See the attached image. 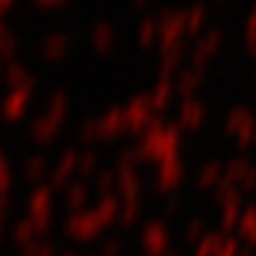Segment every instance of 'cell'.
Here are the masks:
<instances>
[{"instance_id":"6da1fadb","label":"cell","mask_w":256,"mask_h":256,"mask_svg":"<svg viewBox=\"0 0 256 256\" xmlns=\"http://www.w3.org/2000/svg\"><path fill=\"white\" fill-rule=\"evenodd\" d=\"M68 111V98L64 92H56L47 100V111L30 126V134L36 141H50L58 134L60 126L64 122V116Z\"/></svg>"},{"instance_id":"7a4b0ae2","label":"cell","mask_w":256,"mask_h":256,"mask_svg":"<svg viewBox=\"0 0 256 256\" xmlns=\"http://www.w3.org/2000/svg\"><path fill=\"white\" fill-rule=\"evenodd\" d=\"M126 130V116L124 109H111L107 116H102L100 120H90L82 128V137L84 139H96V137H116V134Z\"/></svg>"},{"instance_id":"3957f363","label":"cell","mask_w":256,"mask_h":256,"mask_svg":"<svg viewBox=\"0 0 256 256\" xmlns=\"http://www.w3.org/2000/svg\"><path fill=\"white\" fill-rule=\"evenodd\" d=\"M160 26V50L169 52L173 47H178L182 36L186 34V13H162V18L158 22Z\"/></svg>"},{"instance_id":"277c9868","label":"cell","mask_w":256,"mask_h":256,"mask_svg":"<svg viewBox=\"0 0 256 256\" xmlns=\"http://www.w3.org/2000/svg\"><path fill=\"white\" fill-rule=\"evenodd\" d=\"M126 116V130L139 132L143 128H150L152 124H156L154 109H152L148 96H139L137 100L130 102V107L124 111Z\"/></svg>"},{"instance_id":"5b68a950","label":"cell","mask_w":256,"mask_h":256,"mask_svg":"<svg viewBox=\"0 0 256 256\" xmlns=\"http://www.w3.org/2000/svg\"><path fill=\"white\" fill-rule=\"evenodd\" d=\"M222 38L224 36L220 30H212L203 38H198V43L194 45V52H192V66H205V62L220 50Z\"/></svg>"},{"instance_id":"8992f818","label":"cell","mask_w":256,"mask_h":256,"mask_svg":"<svg viewBox=\"0 0 256 256\" xmlns=\"http://www.w3.org/2000/svg\"><path fill=\"white\" fill-rule=\"evenodd\" d=\"M30 100H32V90H13L4 98L2 107H0V114H2L4 120L13 122V120H18L26 114Z\"/></svg>"},{"instance_id":"52a82bcc","label":"cell","mask_w":256,"mask_h":256,"mask_svg":"<svg viewBox=\"0 0 256 256\" xmlns=\"http://www.w3.org/2000/svg\"><path fill=\"white\" fill-rule=\"evenodd\" d=\"M205 122V107L198 100H186L180 109V124L188 130H196Z\"/></svg>"},{"instance_id":"ba28073f","label":"cell","mask_w":256,"mask_h":256,"mask_svg":"<svg viewBox=\"0 0 256 256\" xmlns=\"http://www.w3.org/2000/svg\"><path fill=\"white\" fill-rule=\"evenodd\" d=\"M68 36L66 34H60V32H56V34H47L43 38V45H41V52L47 60H60L64 54L68 52Z\"/></svg>"},{"instance_id":"9c48e42d","label":"cell","mask_w":256,"mask_h":256,"mask_svg":"<svg viewBox=\"0 0 256 256\" xmlns=\"http://www.w3.org/2000/svg\"><path fill=\"white\" fill-rule=\"evenodd\" d=\"M116 41H118L116 30L107 26V24H98L92 32V45L98 54H109L116 47Z\"/></svg>"},{"instance_id":"30bf717a","label":"cell","mask_w":256,"mask_h":256,"mask_svg":"<svg viewBox=\"0 0 256 256\" xmlns=\"http://www.w3.org/2000/svg\"><path fill=\"white\" fill-rule=\"evenodd\" d=\"M4 82L9 84L13 90H32V86H34V79H32V75L22 64H11V66L4 70Z\"/></svg>"},{"instance_id":"8fae6325","label":"cell","mask_w":256,"mask_h":256,"mask_svg":"<svg viewBox=\"0 0 256 256\" xmlns=\"http://www.w3.org/2000/svg\"><path fill=\"white\" fill-rule=\"evenodd\" d=\"M203 79H205V66H192L188 70H184L178 82V92L184 96H190L203 84Z\"/></svg>"},{"instance_id":"7c38bea8","label":"cell","mask_w":256,"mask_h":256,"mask_svg":"<svg viewBox=\"0 0 256 256\" xmlns=\"http://www.w3.org/2000/svg\"><path fill=\"white\" fill-rule=\"evenodd\" d=\"M254 122V116L250 114L248 109H244V107H237V109H233L228 114V118H226V132L228 134H233V137H237L239 132L244 130L246 126H250Z\"/></svg>"},{"instance_id":"4fadbf2b","label":"cell","mask_w":256,"mask_h":256,"mask_svg":"<svg viewBox=\"0 0 256 256\" xmlns=\"http://www.w3.org/2000/svg\"><path fill=\"white\" fill-rule=\"evenodd\" d=\"M184 56H186V47H184V43H180L178 47H173V50L162 54V60H160V73H162V77L173 73V70L180 66Z\"/></svg>"},{"instance_id":"5bb4252c","label":"cell","mask_w":256,"mask_h":256,"mask_svg":"<svg viewBox=\"0 0 256 256\" xmlns=\"http://www.w3.org/2000/svg\"><path fill=\"white\" fill-rule=\"evenodd\" d=\"M207 9L203 4H194L190 11H186V34H196L205 26Z\"/></svg>"},{"instance_id":"9a60e30c","label":"cell","mask_w":256,"mask_h":256,"mask_svg":"<svg viewBox=\"0 0 256 256\" xmlns=\"http://www.w3.org/2000/svg\"><path fill=\"white\" fill-rule=\"evenodd\" d=\"M171 96H173V88H171V84L169 82H160L156 88H154V92L152 94H148V100H150V105H152V109H162L166 102L171 100Z\"/></svg>"},{"instance_id":"2e32d148","label":"cell","mask_w":256,"mask_h":256,"mask_svg":"<svg viewBox=\"0 0 256 256\" xmlns=\"http://www.w3.org/2000/svg\"><path fill=\"white\" fill-rule=\"evenodd\" d=\"M160 34V26H158V22L154 18H148V20H143L141 22V26H139V45L141 47H152L156 41V36Z\"/></svg>"},{"instance_id":"e0dca14e","label":"cell","mask_w":256,"mask_h":256,"mask_svg":"<svg viewBox=\"0 0 256 256\" xmlns=\"http://www.w3.org/2000/svg\"><path fill=\"white\" fill-rule=\"evenodd\" d=\"M15 50H18V38L0 22V58H11Z\"/></svg>"},{"instance_id":"ac0fdd59","label":"cell","mask_w":256,"mask_h":256,"mask_svg":"<svg viewBox=\"0 0 256 256\" xmlns=\"http://www.w3.org/2000/svg\"><path fill=\"white\" fill-rule=\"evenodd\" d=\"M254 36H256V4L250 11V15H248V22H246V41L248 38H254Z\"/></svg>"},{"instance_id":"d6986e66","label":"cell","mask_w":256,"mask_h":256,"mask_svg":"<svg viewBox=\"0 0 256 256\" xmlns=\"http://www.w3.org/2000/svg\"><path fill=\"white\" fill-rule=\"evenodd\" d=\"M41 6H56V4H62L64 0H36Z\"/></svg>"},{"instance_id":"ffe728a7","label":"cell","mask_w":256,"mask_h":256,"mask_svg":"<svg viewBox=\"0 0 256 256\" xmlns=\"http://www.w3.org/2000/svg\"><path fill=\"white\" fill-rule=\"evenodd\" d=\"M13 2V0H0V13H2L4 9H6V6H9Z\"/></svg>"},{"instance_id":"44dd1931","label":"cell","mask_w":256,"mask_h":256,"mask_svg":"<svg viewBox=\"0 0 256 256\" xmlns=\"http://www.w3.org/2000/svg\"><path fill=\"white\" fill-rule=\"evenodd\" d=\"M252 143H256V122H254V134H252Z\"/></svg>"},{"instance_id":"7402d4cb","label":"cell","mask_w":256,"mask_h":256,"mask_svg":"<svg viewBox=\"0 0 256 256\" xmlns=\"http://www.w3.org/2000/svg\"><path fill=\"white\" fill-rule=\"evenodd\" d=\"M134 2H137V4H143V2H146V0H134Z\"/></svg>"},{"instance_id":"603a6c76","label":"cell","mask_w":256,"mask_h":256,"mask_svg":"<svg viewBox=\"0 0 256 256\" xmlns=\"http://www.w3.org/2000/svg\"><path fill=\"white\" fill-rule=\"evenodd\" d=\"M220 2H222V0H220Z\"/></svg>"}]
</instances>
